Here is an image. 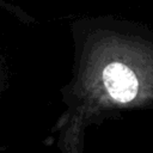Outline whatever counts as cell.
Segmentation results:
<instances>
[{
	"mask_svg": "<svg viewBox=\"0 0 153 153\" xmlns=\"http://www.w3.org/2000/svg\"><path fill=\"white\" fill-rule=\"evenodd\" d=\"M103 81L109 94L117 102L128 103L137 93L139 82L136 75L123 63H109L103 71Z\"/></svg>",
	"mask_w": 153,
	"mask_h": 153,
	"instance_id": "6da1fadb",
	"label": "cell"
}]
</instances>
